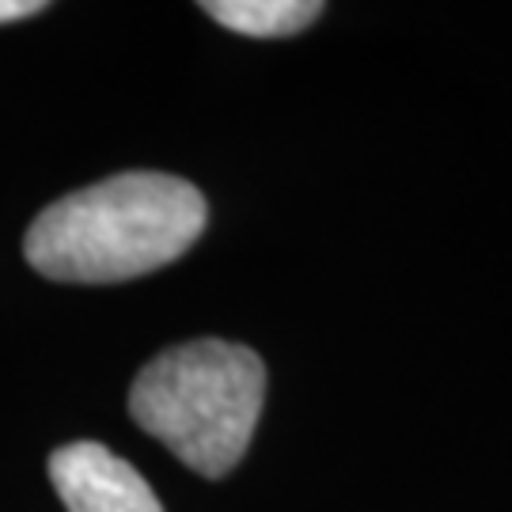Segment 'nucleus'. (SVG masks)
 I'll return each instance as SVG.
<instances>
[{"mask_svg":"<svg viewBox=\"0 0 512 512\" xmlns=\"http://www.w3.org/2000/svg\"><path fill=\"white\" fill-rule=\"evenodd\" d=\"M202 190L160 171H126L42 209L27 228V262L50 281L110 285L160 270L205 232Z\"/></svg>","mask_w":512,"mask_h":512,"instance_id":"f257e3e1","label":"nucleus"},{"mask_svg":"<svg viewBox=\"0 0 512 512\" xmlns=\"http://www.w3.org/2000/svg\"><path fill=\"white\" fill-rule=\"evenodd\" d=\"M266 368L255 349L202 338L164 349L129 387V414L190 471L220 478L255 437Z\"/></svg>","mask_w":512,"mask_h":512,"instance_id":"f03ea898","label":"nucleus"},{"mask_svg":"<svg viewBox=\"0 0 512 512\" xmlns=\"http://www.w3.org/2000/svg\"><path fill=\"white\" fill-rule=\"evenodd\" d=\"M50 482L69 512H164L145 478L95 440H73L50 456Z\"/></svg>","mask_w":512,"mask_h":512,"instance_id":"7ed1b4c3","label":"nucleus"},{"mask_svg":"<svg viewBox=\"0 0 512 512\" xmlns=\"http://www.w3.org/2000/svg\"><path fill=\"white\" fill-rule=\"evenodd\" d=\"M205 16L251 38H285L323 16L319 0H205Z\"/></svg>","mask_w":512,"mask_h":512,"instance_id":"20e7f679","label":"nucleus"},{"mask_svg":"<svg viewBox=\"0 0 512 512\" xmlns=\"http://www.w3.org/2000/svg\"><path fill=\"white\" fill-rule=\"evenodd\" d=\"M46 4L42 0H0V23H16V19L38 16Z\"/></svg>","mask_w":512,"mask_h":512,"instance_id":"39448f33","label":"nucleus"}]
</instances>
